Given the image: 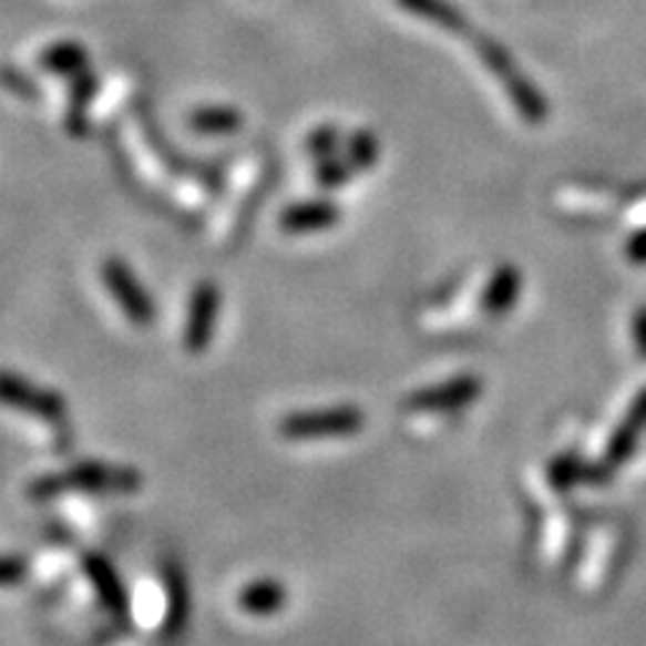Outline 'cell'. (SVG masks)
Listing matches in <instances>:
<instances>
[{
  "mask_svg": "<svg viewBox=\"0 0 646 646\" xmlns=\"http://www.w3.org/2000/svg\"><path fill=\"white\" fill-rule=\"evenodd\" d=\"M39 68L49 76H79V73L90 71V52L76 41H58L52 47L41 49Z\"/></svg>",
  "mask_w": 646,
  "mask_h": 646,
  "instance_id": "7c38bea8",
  "label": "cell"
},
{
  "mask_svg": "<svg viewBox=\"0 0 646 646\" xmlns=\"http://www.w3.org/2000/svg\"><path fill=\"white\" fill-rule=\"evenodd\" d=\"M340 143H342L340 130H337L335 124H324V127H316L310 135H307L305 148H307V154L318 162V160H324V156L337 154Z\"/></svg>",
  "mask_w": 646,
  "mask_h": 646,
  "instance_id": "ffe728a7",
  "label": "cell"
},
{
  "mask_svg": "<svg viewBox=\"0 0 646 646\" xmlns=\"http://www.w3.org/2000/svg\"><path fill=\"white\" fill-rule=\"evenodd\" d=\"M520 294V273L514 267H501L495 269L491 284L485 288V297H482V307L491 316H504L510 307L517 303Z\"/></svg>",
  "mask_w": 646,
  "mask_h": 646,
  "instance_id": "9a60e30c",
  "label": "cell"
},
{
  "mask_svg": "<svg viewBox=\"0 0 646 646\" xmlns=\"http://www.w3.org/2000/svg\"><path fill=\"white\" fill-rule=\"evenodd\" d=\"M0 404L47 420V423H60L68 418V401L58 391L17 372H6V369H0Z\"/></svg>",
  "mask_w": 646,
  "mask_h": 646,
  "instance_id": "3957f363",
  "label": "cell"
},
{
  "mask_svg": "<svg viewBox=\"0 0 646 646\" xmlns=\"http://www.w3.org/2000/svg\"><path fill=\"white\" fill-rule=\"evenodd\" d=\"M143 488V474L133 466H116V463L86 461L68 472H54L39 476L28 485V495L33 501H52L60 495L81 493H135Z\"/></svg>",
  "mask_w": 646,
  "mask_h": 646,
  "instance_id": "6da1fadb",
  "label": "cell"
},
{
  "mask_svg": "<svg viewBox=\"0 0 646 646\" xmlns=\"http://www.w3.org/2000/svg\"><path fill=\"white\" fill-rule=\"evenodd\" d=\"M218 312H222V288L213 280H203V284L194 286L184 326V345L189 353L199 356L211 348L213 335H216Z\"/></svg>",
  "mask_w": 646,
  "mask_h": 646,
  "instance_id": "5b68a950",
  "label": "cell"
},
{
  "mask_svg": "<svg viewBox=\"0 0 646 646\" xmlns=\"http://www.w3.org/2000/svg\"><path fill=\"white\" fill-rule=\"evenodd\" d=\"M0 86H3V90H9L11 95L22 98V100L39 98V86H35V81L30 79L28 73L17 71V68H11V65L0 68Z\"/></svg>",
  "mask_w": 646,
  "mask_h": 646,
  "instance_id": "44dd1931",
  "label": "cell"
},
{
  "mask_svg": "<svg viewBox=\"0 0 646 646\" xmlns=\"http://www.w3.org/2000/svg\"><path fill=\"white\" fill-rule=\"evenodd\" d=\"M627 254L633 256V262H646V232H638L636 237L627 246Z\"/></svg>",
  "mask_w": 646,
  "mask_h": 646,
  "instance_id": "cb8c5ba5",
  "label": "cell"
},
{
  "mask_svg": "<svg viewBox=\"0 0 646 646\" xmlns=\"http://www.w3.org/2000/svg\"><path fill=\"white\" fill-rule=\"evenodd\" d=\"M28 576V561L20 555H0V587H17Z\"/></svg>",
  "mask_w": 646,
  "mask_h": 646,
  "instance_id": "7402d4cb",
  "label": "cell"
},
{
  "mask_svg": "<svg viewBox=\"0 0 646 646\" xmlns=\"http://www.w3.org/2000/svg\"><path fill=\"white\" fill-rule=\"evenodd\" d=\"M100 90V81L92 71L79 73L73 76L71 95H68V116H65V127L73 137H84L90 133V105L95 100Z\"/></svg>",
  "mask_w": 646,
  "mask_h": 646,
  "instance_id": "5bb4252c",
  "label": "cell"
},
{
  "mask_svg": "<svg viewBox=\"0 0 646 646\" xmlns=\"http://www.w3.org/2000/svg\"><path fill=\"white\" fill-rule=\"evenodd\" d=\"M192 133L208 135V137H222V135H235L240 133L246 116L243 111L232 109V105H199L186 116Z\"/></svg>",
  "mask_w": 646,
  "mask_h": 646,
  "instance_id": "4fadbf2b",
  "label": "cell"
},
{
  "mask_svg": "<svg viewBox=\"0 0 646 646\" xmlns=\"http://www.w3.org/2000/svg\"><path fill=\"white\" fill-rule=\"evenodd\" d=\"M367 425L361 407L340 404L329 410L291 412L278 423V431L291 442H318V439H345L356 437Z\"/></svg>",
  "mask_w": 646,
  "mask_h": 646,
  "instance_id": "7a4b0ae2",
  "label": "cell"
},
{
  "mask_svg": "<svg viewBox=\"0 0 646 646\" xmlns=\"http://www.w3.org/2000/svg\"><path fill=\"white\" fill-rule=\"evenodd\" d=\"M397 6L401 11H407V14L444 30V33H469L466 14L455 3H450V0H397Z\"/></svg>",
  "mask_w": 646,
  "mask_h": 646,
  "instance_id": "9c48e42d",
  "label": "cell"
},
{
  "mask_svg": "<svg viewBox=\"0 0 646 646\" xmlns=\"http://www.w3.org/2000/svg\"><path fill=\"white\" fill-rule=\"evenodd\" d=\"M342 222L340 205L331 199H307V203L288 205L280 213V229L288 235H305V232H324Z\"/></svg>",
  "mask_w": 646,
  "mask_h": 646,
  "instance_id": "52a82bcc",
  "label": "cell"
},
{
  "mask_svg": "<svg viewBox=\"0 0 646 646\" xmlns=\"http://www.w3.org/2000/svg\"><path fill=\"white\" fill-rule=\"evenodd\" d=\"M644 425H646V391L636 399L630 416H627L625 423L619 425V431L614 434L612 444H608V461L612 463L627 461V458H630V453H633V448H636L638 429H644Z\"/></svg>",
  "mask_w": 646,
  "mask_h": 646,
  "instance_id": "e0dca14e",
  "label": "cell"
},
{
  "mask_svg": "<svg viewBox=\"0 0 646 646\" xmlns=\"http://www.w3.org/2000/svg\"><path fill=\"white\" fill-rule=\"evenodd\" d=\"M633 337H636L638 353L646 356V307H642L636 318H633Z\"/></svg>",
  "mask_w": 646,
  "mask_h": 646,
  "instance_id": "603a6c76",
  "label": "cell"
},
{
  "mask_svg": "<svg viewBox=\"0 0 646 646\" xmlns=\"http://www.w3.org/2000/svg\"><path fill=\"white\" fill-rule=\"evenodd\" d=\"M501 86H504V95L510 98L514 111L529 124H542L550 116L547 98L542 95V90L520 68H514L510 76L501 79Z\"/></svg>",
  "mask_w": 646,
  "mask_h": 646,
  "instance_id": "ba28073f",
  "label": "cell"
},
{
  "mask_svg": "<svg viewBox=\"0 0 646 646\" xmlns=\"http://www.w3.org/2000/svg\"><path fill=\"white\" fill-rule=\"evenodd\" d=\"M342 156L350 162V167H353L356 173L372 171V167L378 165V160H380L378 135H375L372 130H367V127L356 130V133L348 135V141H345Z\"/></svg>",
  "mask_w": 646,
  "mask_h": 646,
  "instance_id": "ac0fdd59",
  "label": "cell"
},
{
  "mask_svg": "<svg viewBox=\"0 0 646 646\" xmlns=\"http://www.w3.org/2000/svg\"><path fill=\"white\" fill-rule=\"evenodd\" d=\"M100 275H103L105 288L114 294L116 305L122 307V312L130 321L141 326V329H146V326H152L156 321L154 299L148 297V291L143 288L141 280H137V275L133 273V267H130L127 262L105 259Z\"/></svg>",
  "mask_w": 646,
  "mask_h": 646,
  "instance_id": "277c9868",
  "label": "cell"
},
{
  "mask_svg": "<svg viewBox=\"0 0 646 646\" xmlns=\"http://www.w3.org/2000/svg\"><path fill=\"white\" fill-rule=\"evenodd\" d=\"M84 571L92 580V587H95V593L100 595V601H103V606L109 608V612H114V614L127 612V593H124L122 580H119L114 566H111L103 555H95V552L84 555Z\"/></svg>",
  "mask_w": 646,
  "mask_h": 646,
  "instance_id": "30bf717a",
  "label": "cell"
},
{
  "mask_svg": "<svg viewBox=\"0 0 646 646\" xmlns=\"http://www.w3.org/2000/svg\"><path fill=\"white\" fill-rule=\"evenodd\" d=\"M480 393L482 380L474 378V375H461V378L442 382V386L423 388V391L410 393V397L404 399V410L418 412V416H429V412H455L461 410V407L480 399Z\"/></svg>",
  "mask_w": 646,
  "mask_h": 646,
  "instance_id": "8992f818",
  "label": "cell"
},
{
  "mask_svg": "<svg viewBox=\"0 0 646 646\" xmlns=\"http://www.w3.org/2000/svg\"><path fill=\"white\" fill-rule=\"evenodd\" d=\"M167 617H165V630L167 633H181L184 630L186 619H189V585H186L184 571L178 566L167 568Z\"/></svg>",
  "mask_w": 646,
  "mask_h": 646,
  "instance_id": "2e32d148",
  "label": "cell"
},
{
  "mask_svg": "<svg viewBox=\"0 0 646 646\" xmlns=\"http://www.w3.org/2000/svg\"><path fill=\"white\" fill-rule=\"evenodd\" d=\"M356 171L350 167V162L345 160L342 154H331L318 160L316 165V181L324 186V189H337V186H345L350 178H353Z\"/></svg>",
  "mask_w": 646,
  "mask_h": 646,
  "instance_id": "d6986e66",
  "label": "cell"
},
{
  "mask_svg": "<svg viewBox=\"0 0 646 646\" xmlns=\"http://www.w3.org/2000/svg\"><path fill=\"white\" fill-rule=\"evenodd\" d=\"M288 604V589L278 580H256L240 589L237 606L254 617H273Z\"/></svg>",
  "mask_w": 646,
  "mask_h": 646,
  "instance_id": "8fae6325",
  "label": "cell"
}]
</instances>
